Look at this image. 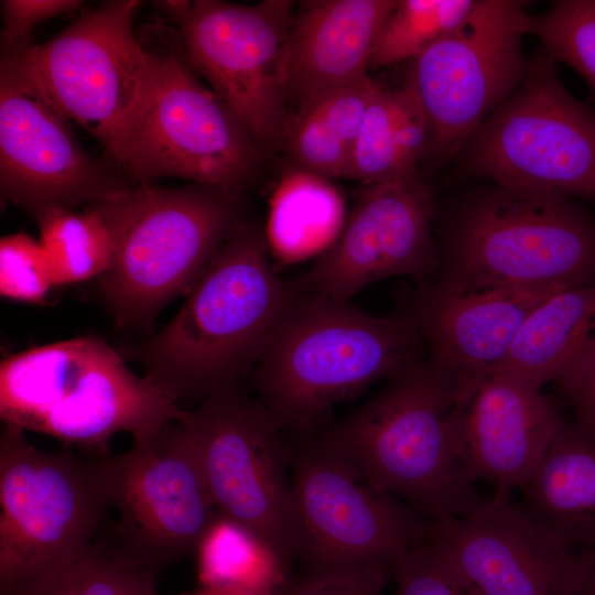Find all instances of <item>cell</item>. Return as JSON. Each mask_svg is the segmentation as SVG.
Returning <instances> with one entry per match:
<instances>
[{"label":"cell","mask_w":595,"mask_h":595,"mask_svg":"<svg viewBox=\"0 0 595 595\" xmlns=\"http://www.w3.org/2000/svg\"><path fill=\"white\" fill-rule=\"evenodd\" d=\"M273 268L264 229L230 230L175 316L138 349L145 377L173 400L199 398L252 374L300 291Z\"/></svg>","instance_id":"6da1fadb"},{"label":"cell","mask_w":595,"mask_h":595,"mask_svg":"<svg viewBox=\"0 0 595 595\" xmlns=\"http://www.w3.org/2000/svg\"><path fill=\"white\" fill-rule=\"evenodd\" d=\"M426 357L403 316L300 289L252 371L260 402L283 431L311 435L325 412Z\"/></svg>","instance_id":"7a4b0ae2"},{"label":"cell","mask_w":595,"mask_h":595,"mask_svg":"<svg viewBox=\"0 0 595 595\" xmlns=\"http://www.w3.org/2000/svg\"><path fill=\"white\" fill-rule=\"evenodd\" d=\"M455 397L426 357L315 434L380 493L421 519L465 517L487 502L462 454Z\"/></svg>","instance_id":"3957f363"},{"label":"cell","mask_w":595,"mask_h":595,"mask_svg":"<svg viewBox=\"0 0 595 595\" xmlns=\"http://www.w3.org/2000/svg\"><path fill=\"white\" fill-rule=\"evenodd\" d=\"M434 281L455 291L595 283V219L572 198L488 184L454 204Z\"/></svg>","instance_id":"277c9868"},{"label":"cell","mask_w":595,"mask_h":595,"mask_svg":"<svg viewBox=\"0 0 595 595\" xmlns=\"http://www.w3.org/2000/svg\"><path fill=\"white\" fill-rule=\"evenodd\" d=\"M184 412L98 338L29 348L0 364L4 424L65 445L97 447L101 455L115 434L127 432L141 442L177 422Z\"/></svg>","instance_id":"5b68a950"},{"label":"cell","mask_w":595,"mask_h":595,"mask_svg":"<svg viewBox=\"0 0 595 595\" xmlns=\"http://www.w3.org/2000/svg\"><path fill=\"white\" fill-rule=\"evenodd\" d=\"M239 198L198 184H147L90 205L112 238L98 286L119 326L148 327L166 304L187 295L241 220Z\"/></svg>","instance_id":"8992f818"},{"label":"cell","mask_w":595,"mask_h":595,"mask_svg":"<svg viewBox=\"0 0 595 595\" xmlns=\"http://www.w3.org/2000/svg\"><path fill=\"white\" fill-rule=\"evenodd\" d=\"M0 595H33L67 569L107 524L91 459L45 451L25 431L0 436Z\"/></svg>","instance_id":"52a82bcc"},{"label":"cell","mask_w":595,"mask_h":595,"mask_svg":"<svg viewBox=\"0 0 595 595\" xmlns=\"http://www.w3.org/2000/svg\"><path fill=\"white\" fill-rule=\"evenodd\" d=\"M140 6L105 1L52 39L10 56L120 170L158 82L155 61L134 30Z\"/></svg>","instance_id":"ba28073f"},{"label":"cell","mask_w":595,"mask_h":595,"mask_svg":"<svg viewBox=\"0 0 595 595\" xmlns=\"http://www.w3.org/2000/svg\"><path fill=\"white\" fill-rule=\"evenodd\" d=\"M138 35L155 61L158 82L123 174L136 185L177 177L240 196L256 176L263 145L201 80L172 24H150Z\"/></svg>","instance_id":"9c48e42d"},{"label":"cell","mask_w":595,"mask_h":595,"mask_svg":"<svg viewBox=\"0 0 595 595\" xmlns=\"http://www.w3.org/2000/svg\"><path fill=\"white\" fill-rule=\"evenodd\" d=\"M455 160L458 176L595 199V112L563 86L541 51Z\"/></svg>","instance_id":"30bf717a"},{"label":"cell","mask_w":595,"mask_h":595,"mask_svg":"<svg viewBox=\"0 0 595 595\" xmlns=\"http://www.w3.org/2000/svg\"><path fill=\"white\" fill-rule=\"evenodd\" d=\"M199 461L218 516L252 531L286 563L299 556L293 447L260 400L237 386L207 397L177 421Z\"/></svg>","instance_id":"8fae6325"},{"label":"cell","mask_w":595,"mask_h":595,"mask_svg":"<svg viewBox=\"0 0 595 595\" xmlns=\"http://www.w3.org/2000/svg\"><path fill=\"white\" fill-rule=\"evenodd\" d=\"M153 6L174 26L193 69L262 145L282 139L296 3L164 0Z\"/></svg>","instance_id":"7c38bea8"},{"label":"cell","mask_w":595,"mask_h":595,"mask_svg":"<svg viewBox=\"0 0 595 595\" xmlns=\"http://www.w3.org/2000/svg\"><path fill=\"white\" fill-rule=\"evenodd\" d=\"M530 13L518 0H480L447 35L413 60L409 80L424 110L426 155L455 159L484 120L521 84Z\"/></svg>","instance_id":"4fadbf2b"},{"label":"cell","mask_w":595,"mask_h":595,"mask_svg":"<svg viewBox=\"0 0 595 595\" xmlns=\"http://www.w3.org/2000/svg\"><path fill=\"white\" fill-rule=\"evenodd\" d=\"M291 488L305 571L374 564L390 571L424 534L425 520L315 434L293 447Z\"/></svg>","instance_id":"5bb4252c"},{"label":"cell","mask_w":595,"mask_h":595,"mask_svg":"<svg viewBox=\"0 0 595 595\" xmlns=\"http://www.w3.org/2000/svg\"><path fill=\"white\" fill-rule=\"evenodd\" d=\"M71 120L13 57L0 67V193L35 218L101 202L134 184L89 154Z\"/></svg>","instance_id":"9a60e30c"},{"label":"cell","mask_w":595,"mask_h":595,"mask_svg":"<svg viewBox=\"0 0 595 595\" xmlns=\"http://www.w3.org/2000/svg\"><path fill=\"white\" fill-rule=\"evenodd\" d=\"M90 459L109 508L119 515L116 527L162 569L194 551L218 516L177 422L122 454Z\"/></svg>","instance_id":"2e32d148"},{"label":"cell","mask_w":595,"mask_h":595,"mask_svg":"<svg viewBox=\"0 0 595 595\" xmlns=\"http://www.w3.org/2000/svg\"><path fill=\"white\" fill-rule=\"evenodd\" d=\"M424 533L468 595H580L595 569V553L563 545L506 494L468 516L425 521Z\"/></svg>","instance_id":"e0dca14e"},{"label":"cell","mask_w":595,"mask_h":595,"mask_svg":"<svg viewBox=\"0 0 595 595\" xmlns=\"http://www.w3.org/2000/svg\"><path fill=\"white\" fill-rule=\"evenodd\" d=\"M434 205L419 177L365 186L336 240L299 280L304 290L349 300L374 282L435 280Z\"/></svg>","instance_id":"ac0fdd59"},{"label":"cell","mask_w":595,"mask_h":595,"mask_svg":"<svg viewBox=\"0 0 595 595\" xmlns=\"http://www.w3.org/2000/svg\"><path fill=\"white\" fill-rule=\"evenodd\" d=\"M559 289L455 291L432 281L413 291L402 316L462 408L498 371L531 311Z\"/></svg>","instance_id":"d6986e66"},{"label":"cell","mask_w":595,"mask_h":595,"mask_svg":"<svg viewBox=\"0 0 595 595\" xmlns=\"http://www.w3.org/2000/svg\"><path fill=\"white\" fill-rule=\"evenodd\" d=\"M539 387L498 371L458 409L457 429L470 478L510 495L532 477L564 420Z\"/></svg>","instance_id":"ffe728a7"},{"label":"cell","mask_w":595,"mask_h":595,"mask_svg":"<svg viewBox=\"0 0 595 595\" xmlns=\"http://www.w3.org/2000/svg\"><path fill=\"white\" fill-rule=\"evenodd\" d=\"M398 0H306L296 4L289 96L304 100L368 77L380 28Z\"/></svg>","instance_id":"44dd1931"},{"label":"cell","mask_w":595,"mask_h":595,"mask_svg":"<svg viewBox=\"0 0 595 595\" xmlns=\"http://www.w3.org/2000/svg\"><path fill=\"white\" fill-rule=\"evenodd\" d=\"M521 489L522 509L537 523L563 545L595 553V423L564 420Z\"/></svg>","instance_id":"7402d4cb"},{"label":"cell","mask_w":595,"mask_h":595,"mask_svg":"<svg viewBox=\"0 0 595 595\" xmlns=\"http://www.w3.org/2000/svg\"><path fill=\"white\" fill-rule=\"evenodd\" d=\"M595 361V283L562 288L522 323L498 371L567 391ZM497 371V372H498Z\"/></svg>","instance_id":"603a6c76"},{"label":"cell","mask_w":595,"mask_h":595,"mask_svg":"<svg viewBox=\"0 0 595 595\" xmlns=\"http://www.w3.org/2000/svg\"><path fill=\"white\" fill-rule=\"evenodd\" d=\"M378 84L370 77L301 101L282 141L293 165L332 178H349L355 144Z\"/></svg>","instance_id":"cb8c5ba5"},{"label":"cell","mask_w":595,"mask_h":595,"mask_svg":"<svg viewBox=\"0 0 595 595\" xmlns=\"http://www.w3.org/2000/svg\"><path fill=\"white\" fill-rule=\"evenodd\" d=\"M428 143L426 117L411 82L394 89L378 84L355 144L349 178L369 186L418 176Z\"/></svg>","instance_id":"d4e9b609"},{"label":"cell","mask_w":595,"mask_h":595,"mask_svg":"<svg viewBox=\"0 0 595 595\" xmlns=\"http://www.w3.org/2000/svg\"><path fill=\"white\" fill-rule=\"evenodd\" d=\"M344 199L329 178L299 166L288 167L270 201L266 239L284 262L322 255L346 220Z\"/></svg>","instance_id":"484cf974"},{"label":"cell","mask_w":595,"mask_h":595,"mask_svg":"<svg viewBox=\"0 0 595 595\" xmlns=\"http://www.w3.org/2000/svg\"><path fill=\"white\" fill-rule=\"evenodd\" d=\"M163 570L107 522L67 569L33 595H158Z\"/></svg>","instance_id":"4316f807"},{"label":"cell","mask_w":595,"mask_h":595,"mask_svg":"<svg viewBox=\"0 0 595 595\" xmlns=\"http://www.w3.org/2000/svg\"><path fill=\"white\" fill-rule=\"evenodd\" d=\"M195 551L199 587L285 589L290 586L289 563L252 531L220 516Z\"/></svg>","instance_id":"83f0119b"},{"label":"cell","mask_w":595,"mask_h":595,"mask_svg":"<svg viewBox=\"0 0 595 595\" xmlns=\"http://www.w3.org/2000/svg\"><path fill=\"white\" fill-rule=\"evenodd\" d=\"M54 285L99 278L110 266L112 238L100 214L54 209L36 218Z\"/></svg>","instance_id":"f1b7e54d"},{"label":"cell","mask_w":595,"mask_h":595,"mask_svg":"<svg viewBox=\"0 0 595 595\" xmlns=\"http://www.w3.org/2000/svg\"><path fill=\"white\" fill-rule=\"evenodd\" d=\"M476 2L477 0H398L377 35L369 69L415 60L453 31Z\"/></svg>","instance_id":"f546056e"},{"label":"cell","mask_w":595,"mask_h":595,"mask_svg":"<svg viewBox=\"0 0 595 595\" xmlns=\"http://www.w3.org/2000/svg\"><path fill=\"white\" fill-rule=\"evenodd\" d=\"M528 34L537 36L555 63L577 72L595 90V0H559L530 14Z\"/></svg>","instance_id":"4dcf8cb0"},{"label":"cell","mask_w":595,"mask_h":595,"mask_svg":"<svg viewBox=\"0 0 595 595\" xmlns=\"http://www.w3.org/2000/svg\"><path fill=\"white\" fill-rule=\"evenodd\" d=\"M55 286L40 240L25 232L0 240V293L3 298L43 303Z\"/></svg>","instance_id":"1f68e13d"},{"label":"cell","mask_w":595,"mask_h":595,"mask_svg":"<svg viewBox=\"0 0 595 595\" xmlns=\"http://www.w3.org/2000/svg\"><path fill=\"white\" fill-rule=\"evenodd\" d=\"M394 595H468L442 551L423 537L390 566Z\"/></svg>","instance_id":"d6a6232c"},{"label":"cell","mask_w":595,"mask_h":595,"mask_svg":"<svg viewBox=\"0 0 595 595\" xmlns=\"http://www.w3.org/2000/svg\"><path fill=\"white\" fill-rule=\"evenodd\" d=\"M84 6L79 0H2L1 58L17 55L32 45L30 36L39 24Z\"/></svg>","instance_id":"836d02e7"},{"label":"cell","mask_w":595,"mask_h":595,"mask_svg":"<svg viewBox=\"0 0 595 595\" xmlns=\"http://www.w3.org/2000/svg\"><path fill=\"white\" fill-rule=\"evenodd\" d=\"M383 565L305 571L283 595H381L390 578Z\"/></svg>","instance_id":"e575fe53"},{"label":"cell","mask_w":595,"mask_h":595,"mask_svg":"<svg viewBox=\"0 0 595 595\" xmlns=\"http://www.w3.org/2000/svg\"><path fill=\"white\" fill-rule=\"evenodd\" d=\"M565 394L575 410V416L595 423V361Z\"/></svg>","instance_id":"d590c367"},{"label":"cell","mask_w":595,"mask_h":595,"mask_svg":"<svg viewBox=\"0 0 595 595\" xmlns=\"http://www.w3.org/2000/svg\"><path fill=\"white\" fill-rule=\"evenodd\" d=\"M286 589L288 588L199 587L191 595H283Z\"/></svg>","instance_id":"8d00e7d4"},{"label":"cell","mask_w":595,"mask_h":595,"mask_svg":"<svg viewBox=\"0 0 595 595\" xmlns=\"http://www.w3.org/2000/svg\"><path fill=\"white\" fill-rule=\"evenodd\" d=\"M580 595H595V569Z\"/></svg>","instance_id":"74e56055"}]
</instances>
